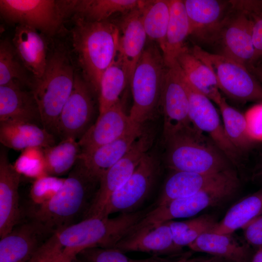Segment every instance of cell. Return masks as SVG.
<instances>
[{"mask_svg":"<svg viewBox=\"0 0 262 262\" xmlns=\"http://www.w3.org/2000/svg\"><path fill=\"white\" fill-rule=\"evenodd\" d=\"M188 247L192 250L205 252L232 262H246L247 251L229 234L206 232Z\"/></svg>","mask_w":262,"mask_h":262,"instance_id":"30","label":"cell"},{"mask_svg":"<svg viewBox=\"0 0 262 262\" xmlns=\"http://www.w3.org/2000/svg\"><path fill=\"white\" fill-rule=\"evenodd\" d=\"M21 175L9 162L3 147L0 150V238L21 221L18 187Z\"/></svg>","mask_w":262,"mask_h":262,"instance_id":"20","label":"cell"},{"mask_svg":"<svg viewBox=\"0 0 262 262\" xmlns=\"http://www.w3.org/2000/svg\"><path fill=\"white\" fill-rule=\"evenodd\" d=\"M221 45V55L246 67L253 64L254 49L252 21L248 15L236 7L221 28L215 40Z\"/></svg>","mask_w":262,"mask_h":262,"instance_id":"16","label":"cell"},{"mask_svg":"<svg viewBox=\"0 0 262 262\" xmlns=\"http://www.w3.org/2000/svg\"><path fill=\"white\" fill-rule=\"evenodd\" d=\"M176 61L190 84L218 105L223 97L212 70L186 46L178 54Z\"/></svg>","mask_w":262,"mask_h":262,"instance_id":"27","label":"cell"},{"mask_svg":"<svg viewBox=\"0 0 262 262\" xmlns=\"http://www.w3.org/2000/svg\"><path fill=\"white\" fill-rule=\"evenodd\" d=\"M243 229L247 242L251 245L262 246V214L257 217Z\"/></svg>","mask_w":262,"mask_h":262,"instance_id":"43","label":"cell"},{"mask_svg":"<svg viewBox=\"0 0 262 262\" xmlns=\"http://www.w3.org/2000/svg\"><path fill=\"white\" fill-rule=\"evenodd\" d=\"M137 126L140 125L131 121L119 101L105 112L98 115L95 123L78 141L81 154L88 153L100 146L110 143Z\"/></svg>","mask_w":262,"mask_h":262,"instance_id":"18","label":"cell"},{"mask_svg":"<svg viewBox=\"0 0 262 262\" xmlns=\"http://www.w3.org/2000/svg\"><path fill=\"white\" fill-rule=\"evenodd\" d=\"M191 259V254L187 253L174 261H170L157 257L153 262H189Z\"/></svg>","mask_w":262,"mask_h":262,"instance_id":"45","label":"cell"},{"mask_svg":"<svg viewBox=\"0 0 262 262\" xmlns=\"http://www.w3.org/2000/svg\"><path fill=\"white\" fill-rule=\"evenodd\" d=\"M222 258L213 256L206 259H191L189 262H223Z\"/></svg>","mask_w":262,"mask_h":262,"instance_id":"46","label":"cell"},{"mask_svg":"<svg viewBox=\"0 0 262 262\" xmlns=\"http://www.w3.org/2000/svg\"><path fill=\"white\" fill-rule=\"evenodd\" d=\"M153 140V131L145 128L128 152L102 174L87 218L101 216L110 197L132 174L144 155L149 151Z\"/></svg>","mask_w":262,"mask_h":262,"instance_id":"11","label":"cell"},{"mask_svg":"<svg viewBox=\"0 0 262 262\" xmlns=\"http://www.w3.org/2000/svg\"><path fill=\"white\" fill-rule=\"evenodd\" d=\"M43 152L47 175L59 177L71 171L79 158L81 148L78 140L66 138L43 148Z\"/></svg>","mask_w":262,"mask_h":262,"instance_id":"34","label":"cell"},{"mask_svg":"<svg viewBox=\"0 0 262 262\" xmlns=\"http://www.w3.org/2000/svg\"><path fill=\"white\" fill-rule=\"evenodd\" d=\"M262 214V189L248 196L232 206L223 219L216 223L211 232L230 235L243 229Z\"/></svg>","mask_w":262,"mask_h":262,"instance_id":"29","label":"cell"},{"mask_svg":"<svg viewBox=\"0 0 262 262\" xmlns=\"http://www.w3.org/2000/svg\"><path fill=\"white\" fill-rule=\"evenodd\" d=\"M158 158L148 151L128 180L110 197L101 216L138 211L151 192L160 171Z\"/></svg>","mask_w":262,"mask_h":262,"instance_id":"10","label":"cell"},{"mask_svg":"<svg viewBox=\"0 0 262 262\" xmlns=\"http://www.w3.org/2000/svg\"><path fill=\"white\" fill-rule=\"evenodd\" d=\"M91 91L86 82L75 74L72 92L57 123L56 134L62 140L78 141L92 126L94 107Z\"/></svg>","mask_w":262,"mask_h":262,"instance_id":"14","label":"cell"},{"mask_svg":"<svg viewBox=\"0 0 262 262\" xmlns=\"http://www.w3.org/2000/svg\"><path fill=\"white\" fill-rule=\"evenodd\" d=\"M190 35V23L183 0H170L165 48L163 53L166 66L176 61L178 54L186 46L185 40Z\"/></svg>","mask_w":262,"mask_h":262,"instance_id":"28","label":"cell"},{"mask_svg":"<svg viewBox=\"0 0 262 262\" xmlns=\"http://www.w3.org/2000/svg\"><path fill=\"white\" fill-rule=\"evenodd\" d=\"M158 48L153 43L146 46L130 82L133 103L129 115L142 126L155 117L160 107L166 66Z\"/></svg>","mask_w":262,"mask_h":262,"instance_id":"6","label":"cell"},{"mask_svg":"<svg viewBox=\"0 0 262 262\" xmlns=\"http://www.w3.org/2000/svg\"><path fill=\"white\" fill-rule=\"evenodd\" d=\"M0 238V262H31L44 243L53 234L28 217Z\"/></svg>","mask_w":262,"mask_h":262,"instance_id":"15","label":"cell"},{"mask_svg":"<svg viewBox=\"0 0 262 262\" xmlns=\"http://www.w3.org/2000/svg\"><path fill=\"white\" fill-rule=\"evenodd\" d=\"M251 262H262V246L259 247L254 255Z\"/></svg>","mask_w":262,"mask_h":262,"instance_id":"48","label":"cell"},{"mask_svg":"<svg viewBox=\"0 0 262 262\" xmlns=\"http://www.w3.org/2000/svg\"><path fill=\"white\" fill-rule=\"evenodd\" d=\"M167 166L176 171L218 173L230 169L229 159L205 134L191 123L165 142Z\"/></svg>","mask_w":262,"mask_h":262,"instance_id":"5","label":"cell"},{"mask_svg":"<svg viewBox=\"0 0 262 262\" xmlns=\"http://www.w3.org/2000/svg\"><path fill=\"white\" fill-rule=\"evenodd\" d=\"M75 74L68 51L59 46L48 57L43 76L33 79L30 86L42 126L54 135L62 109L72 92Z\"/></svg>","mask_w":262,"mask_h":262,"instance_id":"4","label":"cell"},{"mask_svg":"<svg viewBox=\"0 0 262 262\" xmlns=\"http://www.w3.org/2000/svg\"><path fill=\"white\" fill-rule=\"evenodd\" d=\"M248 70L262 83V67L251 65L247 66Z\"/></svg>","mask_w":262,"mask_h":262,"instance_id":"44","label":"cell"},{"mask_svg":"<svg viewBox=\"0 0 262 262\" xmlns=\"http://www.w3.org/2000/svg\"><path fill=\"white\" fill-rule=\"evenodd\" d=\"M114 247L123 252H141L158 256L178 254L182 250L174 242L168 221L130 231Z\"/></svg>","mask_w":262,"mask_h":262,"instance_id":"19","label":"cell"},{"mask_svg":"<svg viewBox=\"0 0 262 262\" xmlns=\"http://www.w3.org/2000/svg\"><path fill=\"white\" fill-rule=\"evenodd\" d=\"M100 178L91 173L79 158L56 194L33 208L28 217L54 234L87 217L99 185Z\"/></svg>","mask_w":262,"mask_h":262,"instance_id":"2","label":"cell"},{"mask_svg":"<svg viewBox=\"0 0 262 262\" xmlns=\"http://www.w3.org/2000/svg\"><path fill=\"white\" fill-rule=\"evenodd\" d=\"M58 262H78L76 261L75 260H71V259L63 258V259L60 260Z\"/></svg>","mask_w":262,"mask_h":262,"instance_id":"50","label":"cell"},{"mask_svg":"<svg viewBox=\"0 0 262 262\" xmlns=\"http://www.w3.org/2000/svg\"><path fill=\"white\" fill-rule=\"evenodd\" d=\"M190 26V35L215 42L227 19L235 8L234 0H183Z\"/></svg>","mask_w":262,"mask_h":262,"instance_id":"17","label":"cell"},{"mask_svg":"<svg viewBox=\"0 0 262 262\" xmlns=\"http://www.w3.org/2000/svg\"><path fill=\"white\" fill-rule=\"evenodd\" d=\"M12 43L21 62L33 75L41 78L45 70L48 57L45 40L36 30L25 25L16 27Z\"/></svg>","mask_w":262,"mask_h":262,"instance_id":"23","label":"cell"},{"mask_svg":"<svg viewBox=\"0 0 262 262\" xmlns=\"http://www.w3.org/2000/svg\"><path fill=\"white\" fill-rule=\"evenodd\" d=\"M74 21L72 44L84 80L98 93L102 75L118 52V27L107 20L91 21L76 14Z\"/></svg>","mask_w":262,"mask_h":262,"instance_id":"3","label":"cell"},{"mask_svg":"<svg viewBox=\"0 0 262 262\" xmlns=\"http://www.w3.org/2000/svg\"><path fill=\"white\" fill-rule=\"evenodd\" d=\"M193 53L214 73L220 91L234 100L262 102V85L245 65L229 58L208 52L198 46Z\"/></svg>","mask_w":262,"mask_h":262,"instance_id":"9","label":"cell"},{"mask_svg":"<svg viewBox=\"0 0 262 262\" xmlns=\"http://www.w3.org/2000/svg\"><path fill=\"white\" fill-rule=\"evenodd\" d=\"M248 135L254 143H262V102H257L244 114Z\"/></svg>","mask_w":262,"mask_h":262,"instance_id":"42","label":"cell"},{"mask_svg":"<svg viewBox=\"0 0 262 262\" xmlns=\"http://www.w3.org/2000/svg\"><path fill=\"white\" fill-rule=\"evenodd\" d=\"M0 142L16 150L32 147L46 148L56 144L54 135L42 126L21 121L0 122Z\"/></svg>","mask_w":262,"mask_h":262,"instance_id":"24","label":"cell"},{"mask_svg":"<svg viewBox=\"0 0 262 262\" xmlns=\"http://www.w3.org/2000/svg\"><path fill=\"white\" fill-rule=\"evenodd\" d=\"M256 175L262 180V160L257 170Z\"/></svg>","mask_w":262,"mask_h":262,"instance_id":"49","label":"cell"},{"mask_svg":"<svg viewBox=\"0 0 262 262\" xmlns=\"http://www.w3.org/2000/svg\"><path fill=\"white\" fill-rule=\"evenodd\" d=\"M177 246H189L202 234L210 231L216 224L214 218L204 214L183 221H168Z\"/></svg>","mask_w":262,"mask_h":262,"instance_id":"37","label":"cell"},{"mask_svg":"<svg viewBox=\"0 0 262 262\" xmlns=\"http://www.w3.org/2000/svg\"><path fill=\"white\" fill-rule=\"evenodd\" d=\"M144 126H137L123 136L100 146L87 154H80L79 158L95 176L100 179L102 174L121 159L142 134Z\"/></svg>","mask_w":262,"mask_h":262,"instance_id":"26","label":"cell"},{"mask_svg":"<svg viewBox=\"0 0 262 262\" xmlns=\"http://www.w3.org/2000/svg\"><path fill=\"white\" fill-rule=\"evenodd\" d=\"M231 170L215 174L173 171L166 180L155 206L194 195L224 179Z\"/></svg>","mask_w":262,"mask_h":262,"instance_id":"25","label":"cell"},{"mask_svg":"<svg viewBox=\"0 0 262 262\" xmlns=\"http://www.w3.org/2000/svg\"><path fill=\"white\" fill-rule=\"evenodd\" d=\"M151 209L149 206L133 212L121 213L114 218H87L54 233L38 249L32 261L59 255L74 260L80 252L86 248L114 247Z\"/></svg>","mask_w":262,"mask_h":262,"instance_id":"1","label":"cell"},{"mask_svg":"<svg viewBox=\"0 0 262 262\" xmlns=\"http://www.w3.org/2000/svg\"><path fill=\"white\" fill-rule=\"evenodd\" d=\"M238 8L245 11L252 21V42L254 49L253 64L262 58V3L261 1H236Z\"/></svg>","mask_w":262,"mask_h":262,"instance_id":"40","label":"cell"},{"mask_svg":"<svg viewBox=\"0 0 262 262\" xmlns=\"http://www.w3.org/2000/svg\"><path fill=\"white\" fill-rule=\"evenodd\" d=\"M76 0H0V13L9 24L27 25L49 36L55 34L74 12Z\"/></svg>","mask_w":262,"mask_h":262,"instance_id":"8","label":"cell"},{"mask_svg":"<svg viewBox=\"0 0 262 262\" xmlns=\"http://www.w3.org/2000/svg\"><path fill=\"white\" fill-rule=\"evenodd\" d=\"M160 107L164 118L163 139L164 143L177 132L191 124L184 75L176 61L166 66Z\"/></svg>","mask_w":262,"mask_h":262,"instance_id":"12","label":"cell"},{"mask_svg":"<svg viewBox=\"0 0 262 262\" xmlns=\"http://www.w3.org/2000/svg\"><path fill=\"white\" fill-rule=\"evenodd\" d=\"M217 105L229 141L241 153L248 150L254 143L248 135L244 115L229 105L223 97Z\"/></svg>","mask_w":262,"mask_h":262,"instance_id":"35","label":"cell"},{"mask_svg":"<svg viewBox=\"0 0 262 262\" xmlns=\"http://www.w3.org/2000/svg\"><path fill=\"white\" fill-rule=\"evenodd\" d=\"M140 9L147 37L158 44L163 53L165 48L170 0H145Z\"/></svg>","mask_w":262,"mask_h":262,"instance_id":"31","label":"cell"},{"mask_svg":"<svg viewBox=\"0 0 262 262\" xmlns=\"http://www.w3.org/2000/svg\"><path fill=\"white\" fill-rule=\"evenodd\" d=\"M262 3V0H261Z\"/></svg>","mask_w":262,"mask_h":262,"instance_id":"51","label":"cell"},{"mask_svg":"<svg viewBox=\"0 0 262 262\" xmlns=\"http://www.w3.org/2000/svg\"><path fill=\"white\" fill-rule=\"evenodd\" d=\"M65 179L46 176L35 180L30 190V196L36 206L49 200L62 186Z\"/></svg>","mask_w":262,"mask_h":262,"instance_id":"41","label":"cell"},{"mask_svg":"<svg viewBox=\"0 0 262 262\" xmlns=\"http://www.w3.org/2000/svg\"><path fill=\"white\" fill-rule=\"evenodd\" d=\"M184 80L188 96L189 118L191 123L200 131L208 134L231 163L238 164L241 153L228 137L212 100L195 89L184 75Z\"/></svg>","mask_w":262,"mask_h":262,"instance_id":"13","label":"cell"},{"mask_svg":"<svg viewBox=\"0 0 262 262\" xmlns=\"http://www.w3.org/2000/svg\"><path fill=\"white\" fill-rule=\"evenodd\" d=\"M239 184L236 174L231 170L224 179L194 195L155 206L136 225V228L194 216L231 196L237 190Z\"/></svg>","mask_w":262,"mask_h":262,"instance_id":"7","label":"cell"},{"mask_svg":"<svg viewBox=\"0 0 262 262\" xmlns=\"http://www.w3.org/2000/svg\"><path fill=\"white\" fill-rule=\"evenodd\" d=\"M157 258L135 259L115 247H93L81 251L74 260L78 262H153Z\"/></svg>","mask_w":262,"mask_h":262,"instance_id":"39","label":"cell"},{"mask_svg":"<svg viewBox=\"0 0 262 262\" xmlns=\"http://www.w3.org/2000/svg\"><path fill=\"white\" fill-rule=\"evenodd\" d=\"M27 69L19 59L12 42L2 40L0 43V86L16 82L31 86Z\"/></svg>","mask_w":262,"mask_h":262,"instance_id":"36","label":"cell"},{"mask_svg":"<svg viewBox=\"0 0 262 262\" xmlns=\"http://www.w3.org/2000/svg\"><path fill=\"white\" fill-rule=\"evenodd\" d=\"M13 165L21 175L35 180L48 176L42 148L32 147L23 150Z\"/></svg>","mask_w":262,"mask_h":262,"instance_id":"38","label":"cell"},{"mask_svg":"<svg viewBox=\"0 0 262 262\" xmlns=\"http://www.w3.org/2000/svg\"><path fill=\"white\" fill-rule=\"evenodd\" d=\"M62 255L48 257L38 260L34 262H58L60 260L63 259Z\"/></svg>","mask_w":262,"mask_h":262,"instance_id":"47","label":"cell"},{"mask_svg":"<svg viewBox=\"0 0 262 262\" xmlns=\"http://www.w3.org/2000/svg\"><path fill=\"white\" fill-rule=\"evenodd\" d=\"M144 2L140 0H76L74 12L87 20L102 21L115 14H127L139 8Z\"/></svg>","mask_w":262,"mask_h":262,"instance_id":"33","label":"cell"},{"mask_svg":"<svg viewBox=\"0 0 262 262\" xmlns=\"http://www.w3.org/2000/svg\"><path fill=\"white\" fill-rule=\"evenodd\" d=\"M141 7L124 15L118 26V53L127 67L130 83L137 63L146 46L147 37L142 22Z\"/></svg>","mask_w":262,"mask_h":262,"instance_id":"21","label":"cell"},{"mask_svg":"<svg viewBox=\"0 0 262 262\" xmlns=\"http://www.w3.org/2000/svg\"><path fill=\"white\" fill-rule=\"evenodd\" d=\"M6 121L42 125L39 109L32 91L24 90L18 82L0 86V122Z\"/></svg>","mask_w":262,"mask_h":262,"instance_id":"22","label":"cell"},{"mask_svg":"<svg viewBox=\"0 0 262 262\" xmlns=\"http://www.w3.org/2000/svg\"><path fill=\"white\" fill-rule=\"evenodd\" d=\"M129 82L127 67L117 53L115 60L102 75L99 85V115L112 107L119 100V96Z\"/></svg>","mask_w":262,"mask_h":262,"instance_id":"32","label":"cell"}]
</instances>
